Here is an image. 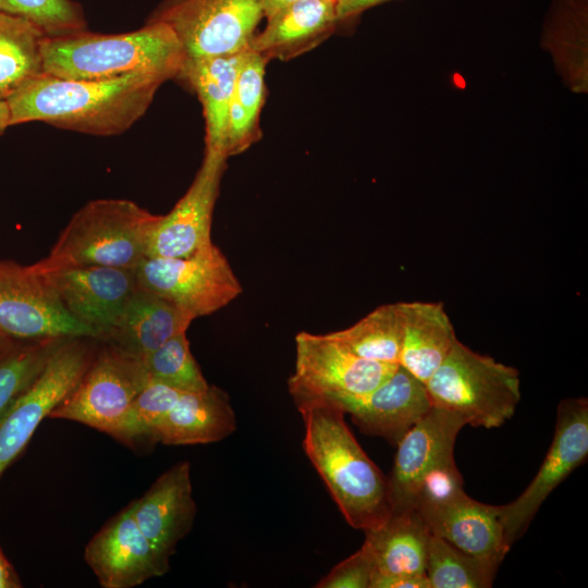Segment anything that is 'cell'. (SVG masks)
Listing matches in <instances>:
<instances>
[{
    "label": "cell",
    "instance_id": "cell-22",
    "mask_svg": "<svg viewBox=\"0 0 588 588\" xmlns=\"http://www.w3.org/2000/svg\"><path fill=\"white\" fill-rule=\"evenodd\" d=\"M402 341L399 365L426 383L457 341L442 303L400 302Z\"/></svg>",
    "mask_w": 588,
    "mask_h": 588
},
{
    "label": "cell",
    "instance_id": "cell-25",
    "mask_svg": "<svg viewBox=\"0 0 588 588\" xmlns=\"http://www.w3.org/2000/svg\"><path fill=\"white\" fill-rule=\"evenodd\" d=\"M429 537L430 531L417 511L390 514L383 524L366 530L363 546L371 556V580L385 576L426 575Z\"/></svg>",
    "mask_w": 588,
    "mask_h": 588
},
{
    "label": "cell",
    "instance_id": "cell-26",
    "mask_svg": "<svg viewBox=\"0 0 588 588\" xmlns=\"http://www.w3.org/2000/svg\"><path fill=\"white\" fill-rule=\"evenodd\" d=\"M268 60L249 49L242 60L231 99L226 156L238 155L261 137L260 112L266 99L265 73Z\"/></svg>",
    "mask_w": 588,
    "mask_h": 588
},
{
    "label": "cell",
    "instance_id": "cell-24",
    "mask_svg": "<svg viewBox=\"0 0 588 588\" xmlns=\"http://www.w3.org/2000/svg\"><path fill=\"white\" fill-rule=\"evenodd\" d=\"M245 52L184 60L179 76L189 84L201 103L206 151L226 156L229 110Z\"/></svg>",
    "mask_w": 588,
    "mask_h": 588
},
{
    "label": "cell",
    "instance_id": "cell-19",
    "mask_svg": "<svg viewBox=\"0 0 588 588\" xmlns=\"http://www.w3.org/2000/svg\"><path fill=\"white\" fill-rule=\"evenodd\" d=\"M429 531L475 556L502 562L507 550L500 522V505L479 502L465 491L416 510Z\"/></svg>",
    "mask_w": 588,
    "mask_h": 588
},
{
    "label": "cell",
    "instance_id": "cell-33",
    "mask_svg": "<svg viewBox=\"0 0 588 588\" xmlns=\"http://www.w3.org/2000/svg\"><path fill=\"white\" fill-rule=\"evenodd\" d=\"M183 391L149 379L131 403L120 429L114 438L133 442L142 438H152V433Z\"/></svg>",
    "mask_w": 588,
    "mask_h": 588
},
{
    "label": "cell",
    "instance_id": "cell-4",
    "mask_svg": "<svg viewBox=\"0 0 588 588\" xmlns=\"http://www.w3.org/2000/svg\"><path fill=\"white\" fill-rule=\"evenodd\" d=\"M160 217L127 199L90 200L72 216L49 254L32 266L41 274L84 266L134 269L146 257Z\"/></svg>",
    "mask_w": 588,
    "mask_h": 588
},
{
    "label": "cell",
    "instance_id": "cell-23",
    "mask_svg": "<svg viewBox=\"0 0 588 588\" xmlns=\"http://www.w3.org/2000/svg\"><path fill=\"white\" fill-rule=\"evenodd\" d=\"M193 320L174 304L138 286L105 340L143 359L169 339L186 332Z\"/></svg>",
    "mask_w": 588,
    "mask_h": 588
},
{
    "label": "cell",
    "instance_id": "cell-7",
    "mask_svg": "<svg viewBox=\"0 0 588 588\" xmlns=\"http://www.w3.org/2000/svg\"><path fill=\"white\" fill-rule=\"evenodd\" d=\"M134 273L139 287L194 319L218 311L243 291L225 255L212 242L184 257H145Z\"/></svg>",
    "mask_w": 588,
    "mask_h": 588
},
{
    "label": "cell",
    "instance_id": "cell-44",
    "mask_svg": "<svg viewBox=\"0 0 588 588\" xmlns=\"http://www.w3.org/2000/svg\"><path fill=\"white\" fill-rule=\"evenodd\" d=\"M338 1H340V0H338Z\"/></svg>",
    "mask_w": 588,
    "mask_h": 588
},
{
    "label": "cell",
    "instance_id": "cell-42",
    "mask_svg": "<svg viewBox=\"0 0 588 588\" xmlns=\"http://www.w3.org/2000/svg\"><path fill=\"white\" fill-rule=\"evenodd\" d=\"M13 340L4 335L2 332H0V352L8 348L11 344H13Z\"/></svg>",
    "mask_w": 588,
    "mask_h": 588
},
{
    "label": "cell",
    "instance_id": "cell-31",
    "mask_svg": "<svg viewBox=\"0 0 588 588\" xmlns=\"http://www.w3.org/2000/svg\"><path fill=\"white\" fill-rule=\"evenodd\" d=\"M62 340L22 341L0 352V416L36 379Z\"/></svg>",
    "mask_w": 588,
    "mask_h": 588
},
{
    "label": "cell",
    "instance_id": "cell-3",
    "mask_svg": "<svg viewBox=\"0 0 588 588\" xmlns=\"http://www.w3.org/2000/svg\"><path fill=\"white\" fill-rule=\"evenodd\" d=\"M44 73L60 78L101 81L132 74L179 76L185 54L174 32L163 22L149 21L137 30L103 35L86 29L45 36Z\"/></svg>",
    "mask_w": 588,
    "mask_h": 588
},
{
    "label": "cell",
    "instance_id": "cell-27",
    "mask_svg": "<svg viewBox=\"0 0 588 588\" xmlns=\"http://www.w3.org/2000/svg\"><path fill=\"white\" fill-rule=\"evenodd\" d=\"M45 36L28 20L0 12V101H7L44 73L41 42Z\"/></svg>",
    "mask_w": 588,
    "mask_h": 588
},
{
    "label": "cell",
    "instance_id": "cell-14",
    "mask_svg": "<svg viewBox=\"0 0 588 588\" xmlns=\"http://www.w3.org/2000/svg\"><path fill=\"white\" fill-rule=\"evenodd\" d=\"M226 159L223 154L205 150L191 186L154 228L146 257H184L211 242L212 213Z\"/></svg>",
    "mask_w": 588,
    "mask_h": 588
},
{
    "label": "cell",
    "instance_id": "cell-20",
    "mask_svg": "<svg viewBox=\"0 0 588 588\" xmlns=\"http://www.w3.org/2000/svg\"><path fill=\"white\" fill-rule=\"evenodd\" d=\"M338 23V0H296L267 17L250 49L268 61L287 60L316 47Z\"/></svg>",
    "mask_w": 588,
    "mask_h": 588
},
{
    "label": "cell",
    "instance_id": "cell-41",
    "mask_svg": "<svg viewBox=\"0 0 588 588\" xmlns=\"http://www.w3.org/2000/svg\"><path fill=\"white\" fill-rule=\"evenodd\" d=\"M10 126V112L7 101H0V135Z\"/></svg>",
    "mask_w": 588,
    "mask_h": 588
},
{
    "label": "cell",
    "instance_id": "cell-35",
    "mask_svg": "<svg viewBox=\"0 0 588 588\" xmlns=\"http://www.w3.org/2000/svg\"><path fill=\"white\" fill-rule=\"evenodd\" d=\"M463 491V478L454 457L448 458L424 477L417 493L415 511L420 506L448 501Z\"/></svg>",
    "mask_w": 588,
    "mask_h": 588
},
{
    "label": "cell",
    "instance_id": "cell-18",
    "mask_svg": "<svg viewBox=\"0 0 588 588\" xmlns=\"http://www.w3.org/2000/svg\"><path fill=\"white\" fill-rule=\"evenodd\" d=\"M130 505L144 536L169 562L177 542L191 530L196 514L189 463L173 465Z\"/></svg>",
    "mask_w": 588,
    "mask_h": 588
},
{
    "label": "cell",
    "instance_id": "cell-12",
    "mask_svg": "<svg viewBox=\"0 0 588 588\" xmlns=\"http://www.w3.org/2000/svg\"><path fill=\"white\" fill-rule=\"evenodd\" d=\"M588 457V400H562L556 409L551 445L536 476L511 503L500 505L506 550L527 530L552 491Z\"/></svg>",
    "mask_w": 588,
    "mask_h": 588
},
{
    "label": "cell",
    "instance_id": "cell-11",
    "mask_svg": "<svg viewBox=\"0 0 588 588\" xmlns=\"http://www.w3.org/2000/svg\"><path fill=\"white\" fill-rule=\"evenodd\" d=\"M0 332L11 340L98 339L33 266L0 260Z\"/></svg>",
    "mask_w": 588,
    "mask_h": 588
},
{
    "label": "cell",
    "instance_id": "cell-38",
    "mask_svg": "<svg viewBox=\"0 0 588 588\" xmlns=\"http://www.w3.org/2000/svg\"><path fill=\"white\" fill-rule=\"evenodd\" d=\"M390 0H340L338 1V20L339 22L354 17L359 13L384 3Z\"/></svg>",
    "mask_w": 588,
    "mask_h": 588
},
{
    "label": "cell",
    "instance_id": "cell-40",
    "mask_svg": "<svg viewBox=\"0 0 588 588\" xmlns=\"http://www.w3.org/2000/svg\"><path fill=\"white\" fill-rule=\"evenodd\" d=\"M296 0H262L264 15L269 17Z\"/></svg>",
    "mask_w": 588,
    "mask_h": 588
},
{
    "label": "cell",
    "instance_id": "cell-13",
    "mask_svg": "<svg viewBox=\"0 0 588 588\" xmlns=\"http://www.w3.org/2000/svg\"><path fill=\"white\" fill-rule=\"evenodd\" d=\"M455 413L431 406L399 441L388 480L390 514L415 511L420 483L441 462L454 457V444L465 426Z\"/></svg>",
    "mask_w": 588,
    "mask_h": 588
},
{
    "label": "cell",
    "instance_id": "cell-37",
    "mask_svg": "<svg viewBox=\"0 0 588 588\" xmlns=\"http://www.w3.org/2000/svg\"><path fill=\"white\" fill-rule=\"evenodd\" d=\"M370 588H430V584L426 575H396L373 578Z\"/></svg>",
    "mask_w": 588,
    "mask_h": 588
},
{
    "label": "cell",
    "instance_id": "cell-6",
    "mask_svg": "<svg viewBox=\"0 0 588 588\" xmlns=\"http://www.w3.org/2000/svg\"><path fill=\"white\" fill-rule=\"evenodd\" d=\"M397 365L359 357L328 334L299 332L295 336V369L287 388L298 411L333 404L375 390Z\"/></svg>",
    "mask_w": 588,
    "mask_h": 588
},
{
    "label": "cell",
    "instance_id": "cell-16",
    "mask_svg": "<svg viewBox=\"0 0 588 588\" xmlns=\"http://www.w3.org/2000/svg\"><path fill=\"white\" fill-rule=\"evenodd\" d=\"M84 558L103 588L135 587L169 569L139 529L131 505L90 539Z\"/></svg>",
    "mask_w": 588,
    "mask_h": 588
},
{
    "label": "cell",
    "instance_id": "cell-1",
    "mask_svg": "<svg viewBox=\"0 0 588 588\" xmlns=\"http://www.w3.org/2000/svg\"><path fill=\"white\" fill-rule=\"evenodd\" d=\"M164 82L146 74L83 81L42 73L7 100L10 126L40 121L85 134L118 135L145 114Z\"/></svg>",
    "mask_w": 588,
    "mask_h": 588
},
{
    "label": "cell",
    "instance_id": "cell-36",
    "mask_svg": "<svg viewBox=\"0 0 588 588\" xmlns=\"http://www.w3.org/2000/svg\"><path fill=\"white\" fill-rule=\"evenodd\" d=\"M373 574L371 556L362 546L358 551L336 564L316 585L317 588H370Z\"/></svg>",
    "mask_w": 588,
    "mask_h": 588
},
{
    "label": "cell",
    "instance_id": "cell-5",
    "mask_svg": "<svg viewBox=\"0 0 588 588\" xmlns=\"http://www.w3.org/2000/svg\"><path fill=\"white\" fill-rule=\"evenodd\" d=\"M425 384L432 406L457 414L473 427H500L520 401L516 368L476 353L458 340Z\"/></svg>",
    "mask_w": 588,
    "mask_h": 588
},
{
    "label": "cell",
    "instance_id": "cell-17",
    "mask_svg": "<svg viewBox=\"0 0 588 588\" xmlns=\"http://www.w3.org/2000/svg\"><path fill=\"white\" fill-rule=\"evenodd\" d=\"M332 405L350 414L362 432L395 446L432 406L426 384L400 365L375 390L343 397Z\"/></svg>",
    "mask_w": 588,
    "mask_h": 588
},
{
    "label": "cell",
    "instance_id": "cell-8",
    "mask_svg": "<svg viewBox=\"0 0 588 588\" xmlns=\"http://www.w3.org/2000/svg\"><path fill=\"white\" fill-rule=\"evenodd\" d=\"M143 359L109 342L50 418L77 421L115 437L124 416L149 381Z\"/></svg>",
    "mask_w": 588,
    "mask_h": 588
},
{
    "label": "cell",
    "instance_id": "cell-39",
    "mask_svg": "<svg viewBox=\"0 0 588 588\" xmlns=\"http://www.w3.org/2000/svg\"><path fill=\"white\" fill-rule=\"evenodd\" d=\"M21 584L4 555L0 550V588H17Z\"/></svg>",
    "mask_w": 588,
    "mask_h": 588
},
{
    "label": "cell",
    "instance_id": "cell-29",
    "mask_svg": "<svg viewBox=\"0 0 588 588\" xmlns=\"http://www.w3.org/2000/svg\"><path fill=\"white\" fill-rule=\"evenodd\" d=\"M328 335L359 357L399 364L402 341L400 302L381 305L353 326Z\"/></svg>",
    "mask_w": 588,
    "mask_h": 588
},
{
    "label": "cell",
    "instance_id": "cell-2",
    "mask_svg": "<svg viewBox=\"0 0 588 588\" xmlns=\"http://www.w3.org/2000/svg\"><path fill=\"white\" fill-rule=\"evenodd\" d=\"M303 449L345 520L363 531L390 516L388 480L351 430L345 413L332 404L304 407Z\"/></svg>",
    "mask_w": 588,
    "mask_h": 588
},
{
    "label": "cell",
    "instance_id": "cell-30",
    "mask_svg": "<svg viewBox=\"0 0 588 588\" xmlns=\"http://www.w3.org/2000/svg\"><path fill=\"white\" fill-rule=\"evenodd\" d=\"M500 564L466 553L430 532L425 572L430 588H489Z\"/></svg>",
    "mask_w": 588,
    "mask_h": 588
},
{
    "label": "cell",
    "instance_id": "cell-32",
    "mask_svg": "<svg viewBox=\"0 0 588 588\" xmlns=\"http://www.w3.org/2000/svg\"><path fill=\"white\" fill-rule=\"evenodd\" d=\"M186 332L174 335L143 358L150 379L183 392L206 389L209 384L196 363Z\"/></svg>",
    "mask_w": 588,
    "mask_h": 588
},
{
    "label": "cell",
    "instance_id": "cell-43",
    "mask_svg": "<svg viewBox=\"0 0 588 588\" xmlns=\"http://www.w3.org/2000/svg\"><path fill=\"white\" fill-rule=\"evenodd\" d=\"M572 1L581 3V4H588V0H572Z\"/></svg>",
    "mask_w": 588,
    "mask_h": 588
},
{
    "label": "cell",
    "instance_id": "cell-21",
    "mask_svg": "<svg viewBox=\"0 0 588 588\" xmlns=\"http://www.w3.org/2000/svg\"><path fill=\"white\" fill-rule=\"evenodd\" d=\"M236 429L228 394L216 385L183 392L152 433L151 440L167 445L218 442Z\"/></svg>",
    "mask_w": 588,
    "mask_h": 588
},
{
    "label": "cell",
    "instance_id": "cell-15",
    "mask_svg": "<svg viewBox=\"0 0 588 588\" xmlns=\"http://www.w3.org/2000/svg\"><path fill=\"white\" fill-rule=\"evenodd\" d=\"M42 275L69 313L102 340L113 329L138 287L134 269L84 266Z\"/></svg>",
    "mask_w": 588,
    "mask_h": 588
},
{
    "label": "cell",
    "instance_id": "cell-10",
    "mask_svg": "<svg viewBox=\"0 0 588 588\" xmlns=\"http://www.w3.org/2000/svg\"><path fill=\"white\" fill-rule=\"evenodd\" d=\"M83 339H63L36 379L0 416V476L90 365L93 350Z\"/></svg>",
    "mask_w": 588,
    "mask_h": 588
},
{
    "label": "cell",
    "instance_id": "cell-9",
    "mask_svg": "<svg viewBox=\"0 0 588 588\" xmlns=\"http://www.w3.org/2000/svg\"><path fill=\"white\" fill-rule=\"evenodd\" d=\"M264 16L262 0H166L149 21L174 32L186 59L249 50Z\"/></svg>",
    "mask_w": 588,
    "mask_h": 588
},
{
    "label": "cell",
    "instance_id": "cell-28",
    "mask_svg": "<svg viewBox=\"0 0 588 588\" xmlns=\"http://www.w3.org/2000/svg\"><path fill=\"white\" fill-rule=\"evenodd\" d=\"M588 4L554 0L543 24V41L553 49L556 63L563 68L574 90H587Z\"/></svg>",
    "mask_w": 588,
    "mask_h": 588
},
{
    "label": "cell",
    "instance_id": "cell-34",
    "mask_svg": "<svg viewBox=\"0 0 588 588\" xmlns=\"http://www.w3.org/2000/svg\"><path fill=\"white\" fill-rule=\"evenodd\" d=\"M0 12L28 20L47 36L86 29L83 9L72 0H0Z\"/></svg>",
    "mask_w": 588,
    "mask_h": 588
}]
</instances>
